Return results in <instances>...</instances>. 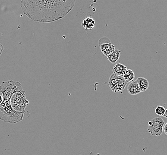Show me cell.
<instances>
[{"instance_id": "18", "label": "cell", "mask_w": 167, "mask_h": 155, "mask_svg": "<svg viewBox=\"0 0 167 155\" xmlns=\"http://www.w3.org/2000/svg\"><path fill=\"white\" fill-rule=\"evenodd\" d=\"M163 116L165 117V118H167V109L165 110V114H164Z\"/></svg>"}, {"instance_id": "11", "label": "cell", "mask_w": 167, "mask_h": 155, "mask_svg": "<svg viewBox=\"0 0 167 155\" xmlns=\"http://www.w3.org/2000/svg\"><path fill=\"white\" fill-rule=\"evenodd\" d=\"M137 83L139 85V87L140 88V90L141 92H144L146 91L149 86V81L147 79L143 78V77H139L136 80Z\"/></svg>"}, {"instance_id": "14", "label": "cell", "mask_w": 167, "mask_h": 155, "mask_svg": "<svg viewBox=\"0 0 167 155\" xmlns=\"http://www.w3.org/2000/svg\"><path fill=\"white\" fill-rule=\"evenodd\" d=\"M165 109L162 106H157L155 109V113L158 116H163L165 112Z\"/></svg>"}, {"instance_id": "12", "label": "cell", "mask_w": 167, "mask_h": 155, "mask_svg": "<svg viewBox=\"0 0 167 155\" xmlns=\"http://www.w3.org/2000/svg\"><path fill=\"white\" fill-rule=\"evenodd\" d=\"M121 50L115 49L114 50V52H112L111 54H109L108 56H107V59L108 60V61L112 63V64H115L117 62V61L119 60V58L120 57V54H121Z\"/></svg>"}, {"instance_id": "17", "label": "cell", "mask_w": 167, "mask_h": 155, "mask_svg": "<svg viewBox=\"0 0 167 155\" xmlns=\"http://www.w3.org/2000/svg\"><path fill=\"white\" fill-rule=\"evenodd\" d=\"M4 100V97H3V95L0 94V104H1L3 103Z\"/></svg>"}, {"instance_id": "8", "label": "cell", "mask_w": 167, "mask_h": 155, "mask_svg": "<svg viewBox=\"0 0 167 155\" xmlns=\"http://www.w3.org/2000/svg\"><path fill=\"white\" fill-rule=\"evenodd\" d=\"M127 91L131 95H137L141 93L138 84L136 81H131L127 86Z\"/></svg>"}, {"instance_id": "16", "label": "cell", "mask_w": 167, "mask_h": 155, "mask_svg": "<svg viewBox=\"0 0 167 155\" xmlns=\"http://www.w3.org/2000/svg\"><path fill=\"white\" fill-rule=\"evenodd\" d=\"M3 50H4L3 46L1 44H0V56L1 55V54H2L3 51Z\"/></svg>"}, {"instance_id": "1", "label": "cell", "mask_w": 167, "mask_h": 155, "mask_svg": "<svg viewBox=\"0 0 167 155\" xmlns=\"http://www.w3.org/2000/svg\"><path fill=\"white\" fill-rule=\"evenodd\" d=\"M74 4L75 0H22L21 8L32 21L48 23L65 17Z\"/></svg>"}, {"instance_id": "9", "label": "cell", "mask_w": 167, "mask_h": 155, "mask_svg": "<svg viewBox=\"0 0 167 155\" xmlns=\"http://www.w3.org/2000/svg\"><path fill=\"white\" fill-rule=\"evenodd\" d=\"M127 69V68L124 65H123L121 63H118L116 65H115L113 67L112 71L114 74L118 75V76H123Z\"/></svg>"}, {"instance_id": "3", "label": "cell", "mask_w": 167, "mask_h": 155, "mask_svg": "<svg viewBox=\"0 0 167 155\" xmlns=\"http://www.w3.org/2000/svg\"><path fill=\"white\" fill-rule=\"evenodd\" d=\"M11 107L18 112H26L25 108L29 104L24 90L15 93L10 100Z\"/></svg>"}, {"instance_id": "15", "label": "cell", "mask_w": 167, "mask_h": 155, "mask_svg": "<svg viewBox=\"0 0 167 155\" xmlns=\"http://www.w3.org/2000/svg\"><path fill=\"white\" fill-rule=\"evenodd\" d=\"M163 132L167 135V122L164 124L163 128Z\"/></svg>"}, {"instance_id": "10", "label": "cell", "mask_w": 167, "mask_h": 155, "mask_svg": "<svg viewBox=\"0 0 167 155\" xmlns=\"http://www.w3.org/2000/svg\"><path fill=\"white\" fill-rule=\"evenodd\" d=\"M82 26L85 29L90 30L95 26V21L92 18L88 17L83 21Z\"/></svg>"}, {"instance_id": "5", "label": "cell", "mask_w": 167, "mask_h": 155, "mask_svg": "<svg viewBox=\"0 0 167 155\" xmlns=\"http://www.w3.org/2000/svg\"><path fill=\"white\" fill-rule=\"evenodd\" d=\"M165 122L160 117H156L147 122V132L153 136H159L163 133Z\"/></svg>"}, {"instance_id": "13", "label": "cell", "mask_w": 167, "mask_h": 155, "mask_svg": "<svg viewBox=\"0 0 167 155\" xmlns=\"http://www.w3.org/2000/svg\"><path fill=\"white\" fill-rule=\"evenodd\" d=\"M123 77L127 82H130L134 80L135 75L133 71H132L131 69H127Z\"/></svg>"}, {"instance_id": "7", "label": "cell", "mask_w": 167, "mask_h": 155, "mask_svg": "<svg viewBox=\"0 0 167 155\" xmlns=\"http://www.w3.org/2000/svg\"><path fill=\"white\" fill-rule=\"evenodd\" d=\"M99 45L102 53L106 57L115 50V46L111 43L110 40L106 37H103L99 40Z\"/></svg>"}, {"instance_id": "2", "label": "cell", "mask_w": 167, "mask_h": 155, "mask_svg": "<svg viewBox=\"0 0 167 155\" xmlns=\"http://www.w3.org/2000/svg\"><path fill=\"white\" fill-rule=\"evenodd\" d=\"M25 112H18L10 106V100H4L0 104V119L10 123H18L23 120Z\"/></svg>"}, {"instance_id": "6", "label": "cell", "mask_w": 167, "mask_h": 155, "mask_svg": "<svg viewBox=\"0 0 167 155\" xmlns=\"http://www.w3.org/2000/svg\"><path fill=\"white\" fill-rule=\"evenodd\" d=\"M127 82L124 78L114 73L111 75L109 79V86L113 92H121L125 89Z\"/></svg>"}, {"instance_id": "4", "label": "cell", "mask_w": 167, "mask_h": 155, "mask_svg": "<svg viewBox=\"0 0 167 155\" xmlns=\"http://www.w3.org/2000/svg\"><path fill=\"white\" fill-rule=\"evenodd\" d=\"M22 90V84L19 81L13 80L3 82L0 86V92L1 93L4 100H10L15 93Z\"/></svg>"}]
</instances>
